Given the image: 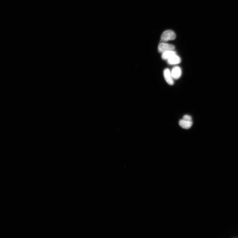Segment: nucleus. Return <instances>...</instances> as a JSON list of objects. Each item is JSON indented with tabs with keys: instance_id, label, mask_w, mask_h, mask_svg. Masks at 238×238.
I'll return each instance as SVG.
<instances>
[{
	"instance_id": "nucleus-7",
	"label": "nucleus",
	"mask_w": 238,
	"mask_h": 238,
	"mask_svg": "<svg viewBox=\"0 0 238 238\" xmlns=\"http://www.w3.org/2000/svg\"><path fill=\"white\" fill-rule=\"evenodd\" d=\"M176 52L173 50L168 51H166L162 53V58L164 60H167L171 57L176 54Z\"/></svg>"
},
{
	"instance_id": "nucleus-8",
	"label": "nucleus",
	"mask_w": 238,
	"mask_h": 238,
	"mask_svg": "<svg viewBox=\"0 0 238 238\" xmlns=\"http://www.w3.org/2000/svg\"><path fill=\"white\" fill-rule=\"evenodd\" d=\"M183 119L188 121H192L191 117L188 115H185L183 116Z\"/></svg>"
},
{
	"instance_id": "nucleus-1",
	"label": "nucleus",
	"mask_w": 238,
	"mask_h": 238,
	"mask_svg": "<svg viewBox=\"0 0 238 238\" xmlns=\"http://www.w3.org/2000/svg\"><path fill=\"white\" fill-rule=\"evenodd\" d=\"M176 37V35L175 33L172 30H168L162 33L161 39V41L165 42V41L174 40Z\"/></svg>"
},
{
	"instance_id": "nucleus-2",
	"label": "nucleus",
	"mask_w": 238,
	"mask_h": 238,
	"mask_svg": "<svg viewBox=\"0 0 238 238\" xmlns=\"http://www.w3.org/2000/svg\"><path fill=\"white\" fill-rule=\"evenodd\" d=\"M175 47L173 45L161 43L158 45V51L160 53H163L167 51L173 50H174Z\"/></svg>"
},
{
	"instance_id": "nucleus-3",
	"label": "nucleus",
	"mask_w": 238,
	"mask_h": 238,
	"mask_svg": "<svg viewBox=\"0 0 238 238\" xmlns=\"http://www.w3.org/2000/svg\"><path fill=\"white\" fill-rule=\"evenodd\" d=\"M164 76L166 82L169 85H173L174 84V81L171 71L169 69H166L164 70Z\"/></svg>"
},
{
	"instance_id": "nucleus-5",
	"label": "nucleus",
	"mask_w": 238,
	"mask_h": 238,
	"mask_svg": "<svg viewBox=\"0 0 238 238\" xmlns=\"http://www.w3.org/2000/svg\"><path fill=\"white\" fill-rule=\"evenodd\" d=\"M167 60L168 63L170 65H176L179 64L181 62L180 58L176 54L173 55Z\"/></svg>"
},
{
	"instance_id": "nucleus-6",
	"label": "nucleus",
	"mask_w": 238,
	"mask_h": 238,
	"mask_svg": "<svg viewBox=\"0 0 238 238\" xmlns=\"http://www.w3.org/2000/svg\"><path fill=\"white\" fill-rule=\"evenodd\" d=\"M179 124L181 127L184 129H187L191 127L192 124V121H188L182 119L179 121Z\"/></svg>"
},
{
	"instance_id": "nucleus-4",
	"label": "nucleus",
	"mask_w": 238,
	"mask_h": 238,
	"mask_svg": "<svg viewBox=\"0 0 238 238\" xmlns=\"http://www.w3.org/2000/svg\"><path fill=\"white\" fill-rule=\"evenodd\" d=\"M171 72L173 78L177 79L181 77L182 71L180 67L176 66L173 68Z\"/></svg>"
}]
</instances>
